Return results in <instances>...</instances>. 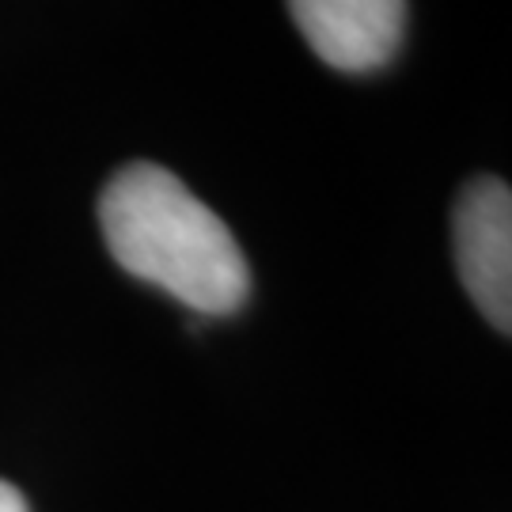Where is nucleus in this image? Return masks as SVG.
I'll use <instances>...</instances> for the list:
<instances>
[{
	"mask_svg": "<svg viewBox=\"0 0 512 512\" xmlns=\"http://www.w3.org/2000/svg\"><path fill=\"white\" fill-rule=\"evenodd\" d=\"M300 35L342 73L387 65L406 31V0H289Z\"/></svg>",
	"mask_w": 512,
	"mask_h": 512,
	"instance_id": "obj_3",
	"label": "nucleus"
},
{
	"mask_svg": "<svg viewBox=\"0 0 512 512\" xmlns=\"http://www.w3.org/2000/svg\"><path fill=\"white\" fill-rule=\"evenodd\" d=\"M456 270L467 296L501 334L512 330V194L501 179H475L452 217Z\"/></svg>",
	"mask_w": 512,
	"mask_h": 512,
	"instance_id": "obj_2",
	"label": "nucleus"
},
{
	"mask_svg": "<svg viewBox=\"0 0 512 512\" xmlns=\"http://www.w3.org/2000/svg\"><path fill=\"white\" fill-rule=\"evenodd\" d=\"M99 224L122 270L186 308L228 315L251 293V270L236 236L167 167H118L103 186Z\"/></svg>",
	"mask_w": 512,
	"mask_h": 512,
	"instance_id": "obj_1",
	"label": "nucleus"
},
{
	"mask_svg": "<svg viewBox=\"0 0 512 512\" xmlns=\"http://www.w3.org/2000/svg\"><path fill=\"white\" fill-rule=\"evenodd\" d=\"M0 512H27L23 494H19L16 486H8L4 478H0Z\"/></svg>",
	"mask_w": 512,
	"mask_h": 512,
	"instance_id": "obj_4",
	"label": "nucleus"
}]
</instances>
